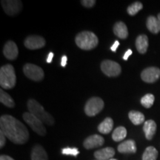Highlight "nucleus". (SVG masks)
<instances>
[{
  "instance_id": "obj_1",
  "label": "nucleus",
  "mask_w": 160,
  "mask_h": 160,
  "mask_svg": "<svg viewBox=\"0 0 160 160\" xmlns=\"http://www.w3.org/2000/svg\"><path fill=\"white\" fill-rule=\"evenodd\" d=\"M0 129L12 142L22 145L29 139V132L21 122L11 115H3L0 118Z\"/></svg>"
},
{
  "instance_id": "obj_2",
  "label": "nucleus",
  "mask_w": 160,
  "mask_h": 160,
  "mask_svg": "<svg viewBox=\"0 0 160 160\" xmlns=\"http://www.w3.org/2000/svg\"><path fill=\"white\" fill-rule=\"evenodd\" d=\"M75 42L80 49L90 51L97 47L99 43V39L93 32L82 31L77 35Z\"/></svg>"
},
{
  "instance_id": "obj_3",
  "label": "nucleus",
  "mask_w": 160,
  "mask_h": 160,
  "mask_svg": "<svg viewBox=\"0 0 160 160\" xmlns=\"http://www.w3.org/2000/svg\"><path fill=\"white\" fill-rule=\"evenodd\" d=\"M29 112L48 125H53L54 119L51 114L46 112L44 108L34 99H29L28 102Z\"/></svg>"
},
{
  "instance_id": "obj_4",
  "label": "nucleus",
  "mask_w": 160,
  "mask_h": 160,
  "mask_svg": "<svg viewBox=\"0 0 160 160\" xmlns=\"http://www.w3.org/2000/svg\"><path fill=\"white\" fill-rule=\"evenodd\" d=\"M17 82L15 70L13 65L8 64L0 69V85L4 89H11Z\"/></svg>"
},
{
  "instance_id": "obj_5",
  "label": "nucleus",
  "mask_w": 160,
  "mask_h": 160,
  "mask_svg": "<svg viewBox=\"0 0 160 160\" xmlns=\"http://www.w3.org/2000/svg\"><path fill=\"white\" fill-rule=\"evenodd\" d=\"M23 119L27 122L31 128L39 136H45L46 134V129L44 123L41 120L36 117L30 112L25 113L22 116Z\"/></svg>"
},
{
  "instance_id": "obj_6",
  "label": "nucleus",
  "mask_w": 160,
  "mask_h": 160,
  "mask_svg": "<svg viewBox=\"0 0 160 160\" xmlns=\"http://www.w3.org/2000/svg\"><path fill=\"white\" fill-rule=\"evenodd\" d=\"M103 100L99 97H92L87 102L85 106V112L88 117H94L104 108Z\"/></svg>"
},
{
  "instance_id": "obj_7",
  "label": "nucleus",
  "mask_w": 160,
  "mask_h": 160,
  "mask_svg": "<svg viewBox=\"0 0 160 160\" xmlns=\"http://www.w3.org/2000/svg\"><path fill=\"white\" fill-rule=\"evenodd\" d=\"M23 72L28 79L36 82L42 81L45 77L42 68L31 63H28L24 65Z\"/></svg>"
},
{
  "instance_id": "obj_8",
  "label": "nucleus",
  "mask_w": 160,
  "mask_h": 160,
  "mask_svg": "<svg viewBox=\"0 0 160 160\" xmlns=\"http://www.w3.org/2000/svg\"><path fill=\"white\" fill-rule=\"evenodd\" d=\"M101 70L104 74L109 77H118L122 72V68L119 64L111 60H104L101 64Z\"/></svg>"
},
{
  "instance_id": "obj_9",
  "label": "nucleus",
  "mask_w": 160,
  "mask_h": 160,
  "mask_svg": "<svg viewBox=\"0 0 160 160\" xmlns=\"http://www.w3.org/2000/svg\"><path fill=\"white\" fill-rule=\"evenodd\" d=\"M1 3L4 11L9 16L17 15L22 8V2L18 0H4Z\"/></svg>"
},
{
  "instance_id": "obj_10",
  "label": "nucleus",
  "mask_w": 160,
  "mask_h": 160,
  "mask_svg": "<svg viewBox=\"0 0 160 160\" xmlns=\"http://www.w3.org/2000/svg\"><path fill=\"white\" fill-rule=\"evenodd\" d=\"M45 39L42 37L33 35L28 37L25 40V46L29 50H37L45 45Z\"/></svg>"
},
{
  "instance_id": "obj_11",
  "label": "nucleus",
  "mask_w": 160,
  "mask_h": 160,
  "mask_svg": "<svg viewBox=\"0 0 160 160\" xmlns=\"http://www.w3.org/2000/svg\"><path fill=\"white\" fill-rule=\"evenodd\" d=\"M160 77V69L156 67H150L145 68L141 73V78L144 82L153 83L157 81Z\"/></svg>"
},
{
  "instance_id": "obj_12",
  "label": "nucleus",
  "mask_w": 160,
  "mask_h": 160,
  "mask_svg": "<svg viewBox=\"0 0 160 160\" xmlns=\"http://www.w3.org/2000/svg\"><path fill=\"white\" fill-rule=\"evenodd\" d=\"M104 143H105V139L102 136L93 134L90 136L84 141L83 145L86 149H93L103 145Z\"/></svg>"
},
{
  "instance_id": "obj_13",
  "label": "nucleus",
  "mask_w": 160,
  "mask_h": 160,
  "mask_svg": "<svg viewBox=\"0 0 160 160\" xmlns=\"http://www.w3.org/2000/svg\"><path fill=\"white\" fill-rule=\"evenodd\" d=\"M3 53L5 57L9 60H14L19 54L17 45L13 41H8L5 43L3 48Z\"/></svg>"
},
{
  "instance_id": "obj_14",
  "label": "nucleus",
  "mask_w": 160,
  "mask_h": 160,
  "mask_svg": "<svg viewBox=\"0 0 160 160\" xmlns=\"http://www.w3.org/2000/svg\"><path fill=\"white\" fill-rule=\"evenodd\" d=\"M117 150L121 153H135L137 152V146L133 140L128 139L119 145Z\"/></svg>"
},
{
  "instance_id": "obj_15",
  "label": "nucleus",
  "mask_w": 160,
  "mask_h": 160,
  "mask_svg": "<svg viewBox=\"0 0 160 160\" xmlns=\"http://www.w3.org/2000/svg\"><path fill=\"white\" fill-rule=\"evenodd\" d=\"M115 155V150L111 147L100 149L94 153V157L97 160H109Z\"/></svg>"
},
{
  "instance_id": "obj_16",
  "label": "nucleus",
  "mask_w": 160,
  "mask_h": 160,
  "mask_svg": "<svg viewBox=\"0 0 160 160\" xmlns=\"http://www.w3.org/2000/svg\"><path fill=\"white\" fill-rule=\"evenodd\" d=\"M143 131L146 139L148 140L152 139L157 131V124L153 120H148L144 123Z\"/></svg>"
},
{
  "instance_id": "obj_17",
  "label": "nucleus",
  "mask_w": 160,
  "mask_h": 160,
  "mask_svg": "<svg viewBox=\"0 0 160 160\" xmlns=\"http://www.w3.org/2000/svg\"><path fill=\"white\" fill-rule=\"evenodd\" d=\"M113 33L120 39H125L128 37V31L126 25L122 22H117L113 26Z\"/></svg>"
},
{
  "instance_id": "obj_18",
  "label": "nucleus",
  "mask_w": 160,
  "mask_h": 160,
  "mask_svg": "<svg viewBox=\"0 0 160 160\" xmlns=\"http://www.w3.org/2000/svg\"><path fill=\"white\" fill-rule=\"evenodd\" d=\"M48 154L41 145H37L33 148L31 152V160H48Z\"/></svg>"
},
{
  "instance_id": "obj_19",
  "label": "nucleus",
  "mask_w": 160,
  "mask_h": 160,
  "mask_svg": "<svg viewBox=\"0 0 160 160\" xmlns=\"http://www.w3.org/2000/svg\"><path fill=\"white\" fill-rule=\"evenodd\" d=\"M148 47V39L146 35H139L136 39V48L140 53H145Z\"/></svg>"
},
{
  "instance_id": "obj_20",
  "label": "nucleus",
  "mask_w": 160,
  "mask_h": 160,
  "mask_svg": "<svg viewBox=\"0 0 160 160\" xmlns=\"http://www.w3.org/2000/svg\"><path fill=\"white\" fill-rule=\"evenodd\" d=\"M146 26L151 33H158L160 32V21L154 16H150L147 19Z\"/></svg>"
},
{
  "instance_id": "obj_21",
  "label": "nucleus",
  "mask_w": 160,
  "mask_h": 160,
  "mask_svg": "<svg viewBox=\"0 0 160 160\" xmlns=\"http://www.w3.org/2000/svg\"><path fill=\"white\" fill-rule=\"evenodd\" d=\"M113 127V121L111 117H107L98 126V131L103 134H108Z\"/></svg>"
},
{
  "instance_id": "obj_22",
  "label": "nucleus",
  "mask_w": 160,
  "mask_h": 160,
  "mask_svg": "<svg viewBox=\"0 0 160 160\" xmlns=\"http://www.w3.org/2000/svg\"><path fill=\"white\" fill-rule=\"evenodd\" d=\"M129 119L132 123L135 125H141L145 122V116L141 112L137 111H131L128 113Z\"/></svg>"
},
{
  "instance_id": "obj_23",
  "label": "nucleus",
  "mask_w": 160,
  "mask_h": 160,
  "mask_svg": "<svg viewBox=\"0 0 160 160\" xmlns=\"http://www.w3.org/2000/svg\"><path fill=\"white\" fill-rule=\"evenodd\" d=\"M127 136V130L123 126H119L113 131L112 133V139L115 142H120L123 140Z\"/></svg>"
},
{
  "instance_id": "obj_24",
  "label": "nucleus",
  "mask_w": 160,
  "mask_h": 160,
  "mask_svg": "<svg viewBox=\"0 0 160 160\" xmlns=\"http://www.w3.org/2000/svg\"><path fill=\"white\" fill-rule=\"evenodd\" d=\"M0 102L8 108H13L15 106V102L13 99H12L8 93L4 91L2 89L0 91Z\"/></svg>"
},
{
  "instance_id": "obj_25",
  "label": "nucleus",
  "mask_w": 160,
  "mask_h": 160,
  "mask_svg": "<svg viewBox=\"0 0 160 160\" xmlns=\"http://www.w3.org/2000/svg\"><path fill=\"white\" fill-rule=\"evenodd\" d=\"M158 151L153 146H149L145 149L142 155V160H157Z\"/></svg>"
},
{
  "instance_id": "obj_26",
  "label": "nucleus",
  "mask_w": 160,
  "mask_h": 160,
  "mask_svg": "<svg viewBox=\"0 0 160 160\" xmlns=\"http://www.w3.org/2000/svg\"><path fill=\"white\" fill-rule=\"evenodd\" d=\"M143 5L140 2H135L128 7L127 11L130 16H135L138 12L142 9Z\"/></svg>"
},
{
  "instance_id": "obj_27",
  "label": "nucleus",
  "mask_w": 160,
  "mask_h": 160,
  "mask_svg": "<svg viewBox=\"0 0 160 160\" xmlns=\"http://www.w3.org/2000/svg\"><path fill=\"white\" fill-rule=\"evenodd\" d=\"M154 99V96L151 94V93H148L141 99V104L143 107L146 108H150L153 106Z\"/></svg>"
},
{
  "instance_id": "obj_28",
  "label": "nucleus",
  "mask_w": 160,
  "mask_h": 160,
  "mask_svg": "<svg viewBox=\"0 0 160 160\" xmlns=\"http://www.w3.org/2000/svg\"><path fill=\"white\" fill-rule=\"evenodd\" d=\"M62 153L64 155H69L77 157L79 153V150L77 148H65L62 150Z\"/></svg>"
},
{
  "instance_id": "obj_29",
  "label": "nucleus",
  "mask_w": 160,
  "mask_h": 160,
  "mask_svg": "<svg viewBox=\"0 0 160 160\" xmlns=\"http://www.w3.org/2000/svg\"><path fill=\"white\" fill-rule=\"evenodd\" d=\"M96 2H97L95 0H82V1H81L82 5L85 6V8H91L93 7Z\"/></svg>"
},
{
  "instance_id": "obj_30",
  "label": "nucleus",
  "mask_w": 160,
  "mask_h": 160,
  "mask_svg": "<svg viewBox=\"0 0 160 160\" xmlns=\"http://www.w3.org/2000/svg\"><path fill=\"white\" fill-rule=\"evenodd\" d=\"M6 142V137L5 135L4 134L3 132L0 131V148H2L5 146Z\"/></svg>"
},
{
  "instance_id": "obj_31",
  "label": "nucleus",
  "mask_w": 160,
  "mask_h": 160,
  "mask_svg": "<svg viewBox=\"0 0 160 160\" xmlns=\"http://www.w3.org/2000/svg\"><path fill=\"white\" fill-rule=\"evenodd\" d=\"M119 41H115L114 43H113V45L111 46V50L113 52H116V51H117V48L119 47Z\"/></svg>"
},
{
  "instance_id": "obj_32",
  "label": "nucleus",
  "mask_w": 160,
  "mask_h": 160,
  "mask_svg": "<svg viewBox=\"0 0 160 160\" xmlns=\"http://www.w3.org/2000/svg\"><path fill=\"white\" fill-rule=\"evenodd\" d=\"M131 54H132V51H131V49L128 50V51L125 52V54H124V56H123V59H124V60H128V59L129 57H130V56H131Z\"/></svg>"
},
{
  "instance_id": "obj_33",
  "label": "nucleus",
  "mask_w": 160,
  "mask_h": 160,
  "mask_svg": "<svg viewBox=\"0 0 160 160\" xmlns=\"http://www.w3.org/2000/svg\"><path fill=\"white\" fill-rule=\"evenodd\" d=\"M67 61H68L67 57H66L65 55L62 56V60H61V65L62 66V67H65L66 65H67Z\"/></svg>"
},
{
  "instance_id": "obj_34",
  "label": "nucleus",
  "mask_w": 160,
  "mask_h": 160,
  "mask_svg": "<svg viewBox=\"0 0 160 160\" xmlns=\"http://www.w3.org/2000/svg\"><path fill=\"white\" fill-rule=\"evenodd\" d=\"M53 58V53L50 52V53H48V56L47 59H46V62H47L48 63H51Z\"/></svg>"
},
{
  "instance_id": "obj_35",
  "label": "nucleus",
  "mask_w": 160,
  "mask_h": 160,
  "mask_svg": "<svg viewBox=\"0 0 160 160\" xmlns=\"http://www.w3.org/2000/svg\"><path fill=\"white\" fill-rule=\"evenodd\" d=\"M0 160H14L13 158H11V157L7 155H2L0 157Z\"/></svg>"
},
{
  "instance_id": "obj_36",
  "label": "nucleus",
  "mask_w": 160,
  "mask_h": 160,
  "mask_svg": "<svg viewBox=\"0 0 160 160\" xmlns=\"http://www.w3.org/2000/svg\"><path fill=\"white\" fill-rule=\"evenodd\" d=\"M158 19H159V21H160V13H159V14H158Z\"/></svg>"
},
{
  "instance_id": "obj_37",
  "label": "nucleus",
  "mask_w": 160,
  "mask_h": 160,
  "mask_svg": "<svg viewBox=\"0 0 160 160\" xmlns=\"http://www.w3.org/2000/svg\"><path fill=\"white\" fill-rule=\"evenodd\" d=\"M109 160H117V159H113V158H112V159H109Z\"/></svg>"
}]
</instances>
